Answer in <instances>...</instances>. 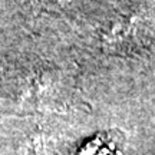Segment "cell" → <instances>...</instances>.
Here are the masks:
<instances>
[{"mask_svg":"<svg viewBox=\"0 0 155 155\" xmlns=\"http://www.w3.org/2000/svg\"><path fill=\"white\" fill-rule=\"evenodd\" d=\"M48 2H52V3H58V5H69V3H75V2H79V0H48Z\"/></svg>","mask_w":155,"mask_h":155,"instance_id":"cell-1","label":"cell"}]
</instances>
